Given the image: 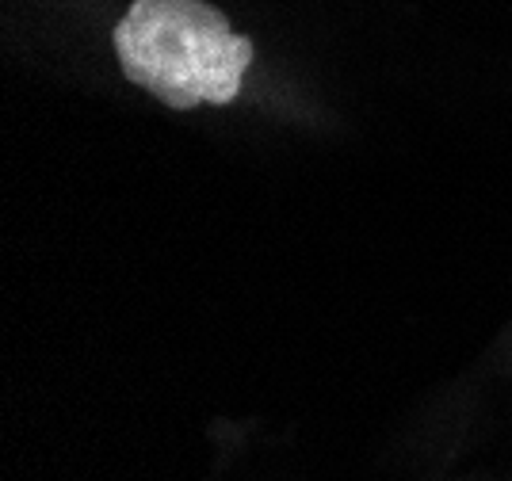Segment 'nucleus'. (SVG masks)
<instances>
[{"label": "nucleus", "mask_w": 512, "mask_h": 481, "mask_svg": "<svg viewBox=\"0 0 512 481\" xmlns=\"http://www.w3.org/2000/svg\"><path fill=\"white\" fill-rule=\"evenodd\" d=\"M111 39L127 81L176 111L230 104L253 62V42L207 0H134Z\"/></svg>", "instance_id": "1"}]
</instances>
